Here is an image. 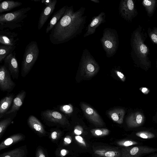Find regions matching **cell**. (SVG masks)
Wrapping results in <instances>:
<instances>
[{
	"label": "cell",
	"mask_w": 157,
	"mask_h": 157,
	"mask_svg": "<svg viewBox=\"0 0 157 157\" xmlns=\"http://www.w3.org/2000/svg\"><path fill=\"white\" fill-rule=\"evenodd\" d=\"M85 7L74 12L73 6H67L65 12L50 31L49 39L53 44L68 42L80 34L84 27L87 16Z\"/></svg>",
	"instance_id": "6da1fadb"
},
{
	"label": "cell",
	"mask_w": 157,
	"mask_h": 157,
	"mask_svg": "<svg viewBox=\"0 0 157 157\" xmlns=\"http://www.w3.org/2000/svg\"><path fill=\"white\" fill-rule=\"evenodd\" d=\"M147 34L140 25L132 32L130 39L131 56L135 63L147 67L151 63L149 55V49L145 43Z\"/></svg>",
	"instance_id": "7a4b0ae2"
},
{
	"label": "cell",
	"mask_w": 157,
	"mask_h": 157,
	"mask_svg": "<svg viewBox=\"0 0 157 157\" xmlns=\"http://www.w3.org/2000/svg\"><path fill=\"white\" fill-rule=\"evenodd\" d=\"M30 7H23L7 13L0 14V30H13L21 28Z\"/></svg>",
	"instance_id": "3957f363"
},
{
	"label": "cell",
	"mask_w": 157,
	"mask_h": 157,
	"mask_svg": "<svg viewBox=\"0 0 157 157\" xmlns=\"http://www.w3.org/2000/svg\"><path fill=\"white\" fill-rule=\"evenodd\" d=\"M39 50L37 42L32 41L26 46L21 64V76L25 77L29 72L38 59Z\"/></svg>",
	"instance_id": "277c9868"
},
{
	"label": "cell",
	"mask_w": 157,
	"mask_h": 157,
	"mask_svg": "<svg viewBox=\"0 0 157 157\" xmlns=\"http://www.w3.org/2000/svg\"><path fill=\"white\" fill-rule=\"evenodd\" d=\"M100 41L106 57L110 58L113 56L116 53L119 45L118 36L117 31L111 28H105L103 31Z\"/></svg>",
	"instance_id": "5b68a950"
},
{
	"label": "cell",
	"mask_w": 157,
	"mask_h": 157,
	"mask_svg": "<svg viewBox=\"0 0 157 157\" xmlns=\"http://www.w3.org/2000/svg\"><path fill=\"white\" fill-rule=\"evenodd\" d=\"M100 69L99 66L89 50H83L79 63L81 75L86 78H90L96 74Z\"/></svg>",
	"instance_id": "8992f818"
},
{
	"label": "cell",
	"mask_w": 157,
	"mask_h": 157,
	"mask_svg": "<svg viewBox=\"0 0 157 157\" xmlns=\"http://www.w3.org/2000/svg\"><path fill=\"white\" fill-rule=\"evenodd\" d=\"M40 115L43 121L49 125L64 126L69 124L66 117L57 111L46 110L41 111Z\"/></svg>",
	"instance_id": "52a82bcc"
},
{
	"label": "cell",
	"mask_w": 157,
	"mask_h": 157,
	"mask_svg": "<svg viewBox=\"0 0 157 157\" xmlns=\"http://www.w3.org/2000/svg\"><path fill=\"white\" fill-rule=\"evenodd\" d=\"M119 11L120 16L128 22H132L138 15L135 3L133 0H121Z\"/></svg>",
	"instance_id": "ba28073f"
},
{
	"label": "cell",
	"mask_w": 157,
	"mask_h": 157,
	"mask_svg": "<svg viewBox=\"0 0 157 157\" xmlns=\"http://www.w3.org/2000/svg\"><path fill=\"white\" fill-rule=\"evenodd\" d=\"M121 157H141L157 152V148L146 146L124 147L121 150Z\"/></svg>",
	"instance_id": "9c48e42d"
},
{
	"label": "cell",
	"mask_w": 157,
	"mask_h": 157,
	"mask_svg": "<svg viewBox=\"0 0 157 157\" xmlns=\"http://www.w3.org/2000/svg\"><path fill=\"white\" fill-rule=\"evenodd\" d=\"M16 84L12 80L10 74L4 65L0 67V88L1 91L8 92H11L14 88Z\"/></svg>",
	"instance_id": "30bf717a"
},
{
	"label": "cell",
	"mask_w": 157,
	"mask_h": 157,
	"mask_svg": "<svg viewBox=\"0 0 157 157\" xmlns=\"http://www.w3.org/2000/svg\"><path fill=\"white\" fill-rule=\"evenodd\" d=\"M41 2L44 3L45 6L40 13L39 18L38 24V29L39 30L43 27L50 15L53 12L57 3V0H42Z\"/></svg>",
	"instance_id": "8fae6325"
},
{
	"label": "cell",
	"mask_w": 157,
	"mask_h": 157,
	"mask_svg": "<svg viewBox=\"0 0 157 157\" xmlns=\"http://www.w3.org/2000/svg\"><path fill=\"white\" fill-rule=\"evenodd\" d=\"M15 51L9 54L3 60L4 65L9 70L13 79L17 80L19 77L18 65Z\"/></svg>",
	"instance_id": "7c38bea8"
},
{
	"label": "cell",
	"mask_w": 157,
	"mask_h": 157,
	"mask_svg": "<svg viewBox=\"0 0 157 157\" xmlns=\"http://www.w3.org/2000/svg\"><path fill=\"white\" fill-rule=\"evenodd\" d=\"M106 15L102 12L98 15L93 17L86 28V32L83 37H86L94 34L96 29L101 24L105 22Z\"/></svg>",
	"instance_id": "4fadbf2b"
},
{
	"label": "cell",
	"mask_w": 157,
	"mask_h": 157,
	"mask_svg": "<svg viewBox=\"0 0 157 157\" xmlns=\"http://www.w3.org/2000/svg\"><path fill=\"white\" fill-rule=\"evenodd\" d=\"M81 108L86 117L94 124L99 126L103 125V122L99 115L92 108L83 103Z\"/></svg>",
	"instance_id": "5bb4252c"
},
{
	"label": "cell",
	"mask_w": 157,
	"mask_h": 157,
	"mask_svg": "<svg viewBox=\"0 0 157 157\" xmlns=\"http://www.w3.org/2000/svg\"><path fill=\"white\" fill-rule=\"evenodd\" d=\"M18 34L8 30H0V43L2 45L16 46L19 40Z\"/></svg>",
	"instance_id": "9a60e30c"
},
{
	"label": "cell",
	"mask_w": 157,
	"mask_h": 157,
	"mask_svg": "<svg viewBox=\"0 0 157 157\" xmlns=\"http://www.w3.org/2000/svg\"><path fill=\"white\" fill-rule=\"evenodd\" d=\"M96 155L102 157H121V150L114 148H105L94 150Z\"/></svg>",
	"instance_id": "2e32d148"
},
{
	"label": "cell",
	"mask_w": 157,
	"mask_h": 157,
	"mask_svg": "<svg viewBox=\"0 0 157 157\" xmlns=\"http://www.w3.org/2000/svg\"><path fill=\"white\" fill-rule=\"evenodd\" d=\"M26 95V92L21 90L13 99L12 106L10 109L8 111L5 115L17 112L22 105Z\"/></svg>",
	"instance_id": "e0dca14e"
},
{
	"label": "cell",
	"mask_w": 157,
	"mask_h": 157,
	"mask_svg": "<svg viewBox=\"0 0 157 157\" xmlns=\"http://www.w3.org/2000/svg\"><path fill=\"white\" fill-rule=\"evenodd\" d=\"M29 127L40 134L44 135L46 131L40 122L35 116H30L28 119Z\"/></svg>",
	"instance_id": "ac0fdd59"
},
{
	"label": "cell",
	"mask_w": 157,
	"mask_h": 157,
	"mask_svg": "<svg viewBox=\"0 0 157 157\" xmlns=\"http://www.w3.org/2000/svg\"><path fill=\"white\" fill-rule=\"evenodd\" d=\"M67 6H65L62 7L53 14L46 29V33L51 31L53 27L63 16L66 11Z\"/></svg>",
	"instance_id": "d6986e66"
},
{
	"label": "cell",
	"mask_w": 157,
	"mask_h": 157,
	"mask_svg": "<svg viewBox=\"0 0 157 157\" xmlns=\"http://www.w3.org/2000/svg\"><path fill=\"white\" fill-rule=\"evenodd\" d=\"M14 95L10 94L2 98L0 102V118H2L8 111L13 102Z\"/></svg>",
	"instance_id": "ffe728a7"
},
{
	"label": "cell",
	"mask_w": 157,
	"mask_h": 157,
	"mask_svg": "<svg viewBox=\"0 0 157 157\" xmlns=\"http://www.w3.org/2000/svg\"><path fill=\"white\" fill-rule=\"evenodd\" d=\"M22 4L21 2L12 0L2 1L0 3V13L10 11L21 6Z\"/></svg>",
	"instance_id": "44dd1931"
},
{
	"label": "cell",
	"mask_w": 157,
	"mask_h": 157,
	"mask_svg": "<svg viewBox=\"0 0 157 157\" xmlns=\"http://www.w3.org/2000/svg\"><path fill=\"white\" fill-rule=\"evenodd\" d=\"M23 138V136L19 133L11 136L1 143L0 144V150L22 140Z\"/></svg>",
	"instance_id": "7402d4cb"
},
{
	"label": "cell",
	"mask_w": 157,
	"mask_h": 157,
	"mask_svg": "<svg viewBox=\"0 0 157 157\" xmlns=\"http://www.w3.org/2000/svg\"><path fill=\"white\" fill-rule=\"evenodd\" d=\"M142 4L144 7L147 15L150 17H152L157 6V0H144Z\"/></svg>",
	"instance_id": "603a6c76"
},
{
	"label": "cell",
	"mask_w": 157,
	"mask_h": 157,
	"mask_svg": "<svg viewBox=\"0 0 157 157\" xmlns=\"http://www.w3.org/2000/svg\"><path fill=\"white\" fill-rule=\"evenodd\" d=\"M109 114L112 119L116 123L121 124L123 122L124 111L122 109H116L109 112Z\"/></svg>",
	"instance_id": "cb8c5ba5"
},
{
	"label": "cell",
	"mask_w": 157,
	"mask_h": 157,
	"mask_svg": "<svg viewBox=\"0 0 157 157\" xmlns=\"http://www.w3.org/2000/svg\"><path fill=\"white\" fill-rule=\"evenodd\" d=\"M16 46L1 44L0 46V63H2L5 58L13 52Z\"/></svg>",
	"instance_id": "d4e9b609"
},
{
	"label": "cell",
	"mask_w": 157,
	"mask_h": 157,
	"mask_svg": "<svg viewBox=\"0 0 157 157\" xmlns=\"http://www.w3.org/2000/svg\"><path fill=\"white\" fill-rule=\"evenodd\" d=\"M25 150L21 148H17L1 155L0 157H24Z\"/></svg>",
	"instance_id": "484cf974"
},
{
	"label": "cell",
	"mask_w": 157,
	"mask_h": 157,
	"mask_svg": "<svg viewBox=\"0 0 157 157\" xmlns=\"http://www.w3.org/2000/svg\"><path fill=\"white\" fill-rule=\"evenodd\" d=\"M14 114L13 116L9 117L1 121L0 122V137L3 135L5 130L10 124L12 121L15 116Z\"/></svg>",
	"instance_id": "4316f807"
},
{
	"label": "cell",
	"mask_w": 157,
	"mask_h": 157,
	"mask_svg": "<svg viewBox=\"0 0 157 157\" xmlns=\"http://www.w3.org/2000/svg\"><path fill=\"white\" fill-rule=\"evenodd\" d=\"M90 132L94 136L101 137L109 134V131L106 128H95L92 129L90 130Z\"/></svg>",
	"instance_id": "83f0119b"
},
{
	"label": "cell",
	"mask_w": 157,
	"mask_h": 157,
	"mask_svg": "<svg viewBox=\"0 0 157 157\" xmlns=\"http://www.w3.org/2000/svg\"><path fill=\"white\" fill-rule=\"evenodd\" d=\"M148 35L152 42L157 45V28L152 29L149 27L147 29Z\"/></svg>",
	"instance_id": "f1b7e54d"
},
{
	"label": "cell",
	"mask_w": 157,
	"mask_h": 157,
	"mask_svg": "<svg viewBox=\"0 0 157 157\" xmlns=\"http://www.w3.org/2000/svg\"><path fill=\"white\" fill-rule=\"evenodd\" d=\"M117 144L120 146L128 147L138 144L139 143L138 142L132 140H123L117 141Z\"/></svg>",
	"instance_id": "f546056e"
},
{
	"label": "cell",
	"mask_w": 157,
	"mask_h": 157,
	"mask_svg": "<svg viewBox=\"0 0 157 157\" xmlns=\"http://www.w3.org/2000/svg\"><path fill=\"white\" fill-rule=\"evenodd\" d=\"M136 136L140 138L146 139H151L154 138L155 135L152 133L147 131H142L136 133Z\"/></svg>",
	"instance_id": "4dcf8cb0"
},
{
	"label": "cell",
	"mask_w": 157,
	"mask_h": 157,
	"mask_svg": "<svg viewBox=\"0 0 157 157\" xmlns=\"http://www.w3.org/2000/svg\"><path fill=\"white\" fill-rule=\"evenodd\" d=\"M59 110L64 113L69 114L73 111V107L71 104L63 105L60 106L59 107Z\"/></svg>",
	"instance_id": "1f68e13d"
},
{
	"label": "cell",
	"mask_w": 157,
	"mask_h": 157,
	"mask_svg": "<svg viewBox=\"0 0 157 157\" xmlns=\"http://www.w3.org/2000/svg\"><path fill=\"white\" fill-rule=\"evenodd\" d=\"M75 139L76 141L82 146L86 147V142L82 137L80 135H76L75 136Z\"/></svg>",
	"instance_id": "d6a6232c"
},
{
	"label": "cell",
	"mask_w": 157,
	"mask_h": 157,
	"mask_svg": "<svg viewBox=\"0 0 157 157\" xmlns=\"http://www.w3.org/2000/svg\"><path fill=\"white\" fill-rule=\"evenodd\" d=\"M74 132V134L76 135H80L83 132V128L81 126L78 125L75 128Z\"/></svg>",
	"instance_id": "836d02e7"
},
{
	"label": "cell",
	"mask_w": 157,
	"mask_h": 157,
	"mask_svg": "<svg viewBox=\"0 0 157 157\" xmlns=\"http://www.w3.org/2000/svg\"><path fill=\"white\" fill-rule=\"evenodd\" d=\"M60 132L57 130H54L52 132L51 134V137L52 140H55L57 139L60 135Z\"/></svg>",
	"instance_id": "e575fe53"
},
{
	"label": "cell",
	"mask_w": 157,
	"mask_h": 157,
	"mask_svg": "<svg viewBox=\"0 0 157 157\" xmlns=\"http://www.w3.org/2000/svg\"><path fill=\"white\" fill-rule=\"evenodd\" d=\"M136 121L134 127L140 125L142 121V117L141 115L140 114L138 115L136 118Z\"/></svg>",
	"instance_id": "d590c367"
},
{
	"label": "cell",
	"mask_w": 157,
	"mask_h": 157,
	"mask_svg": "<svg viewBox=\"0 0 157 157\" xmlns=\"http://www.w3.org/2000/svg\"><path fill=\"white\" fill-rule=\"evenodd\" d=\"M64 143L65 145H68L71 144L72 142V138L69 136H67L63 140Z\"/></svg>",
	"instance_id": "8d00e7d4"
},
{
	"label": "cell",
	"mask_w": 157,
	"mask_h": 157,
	"mask_svg": "<svg viewBox=\"0 0 157 157\" xmlns=\"http://www.w3.org/2000/svg\"><path fill=\"white\" fill-rule=\"evenodd\" d=\"M115 73L117 75V76L121 78L123 81H124L125 80V77L124 75L121 71L117 70H115Z\"/></svg>",
	"instance_id": "74e56055"
},
{
	"label": "cell",
	"mask_w": 157,
	"mask_h": 157,
	"mask_svg": "<svg viewBox=\"0 0 157 157\" xmlns=\"http://www.w3.org/2000/svg\"><path fill=\"white\" fill-rule=\"evenodd\" d=\"M36 157H46L42 150L39 149L36 154Z\"/></svg>",
	"instance_id": "f35d334b"
},
{
	"label": "cell",
	"mask_w": 157,
	"mask_h": 157,
	"mask_svg": "<svg viewBox=\"0 0 157 157\" xmlns=\"http://www.w3.org/2000/svg\"><path fill=\"white\" fill-rule=\"evenodd\" d=\"M68 151L65 149H62L60 151V154L63 156L66 155L68 153Z\"/></svg>",
	"instance_id": "ab89813d"
},
{
	"label": "cell",
	"mask_w": 157,
	"mask_h": 157,
	"mask_svg": "<svg viewBox=\"0 0 157 157\" xmlns=\"http://www.w3.org/2000/svg\"><path fill=\"white\" fill-rule=\"evenodd\" d=\"M148 157H157V153L152 154Z\"/></svg>",
	"instance_id": "60d3db41"
},
{
	"label": "cell",
	"mask_w": 157,
	"mask_h": 157,
	"mask_svg": "<svg viewBox=\"0 0 157 157\" xmlns=\"http://www.w3.org/2000/svg\"><path fill=\"white\" fill-rule=\"evenodd\" d=\"M90 1L94 2L96 3H99L100 2V1L98 0H90Z\"/></svg>",
	"instance_id": "b9f144b4"
},
{
	"label": "cell",
	"mask_w": 157,
	"mask_h": 157,
	"mask_svg": "<svg viewBox=\"0 0 157 157\" xmlns=\"http://www.w3.org/2000/svg\"><path fill=\"white\" fill-rule=\"evenodd\" d=\"M147 89L146 88H144L142 89V91L143 92H144L147 91Z\"/></svg>",
	"instance_id": "7bdbcfd3"
}]
</instances>
